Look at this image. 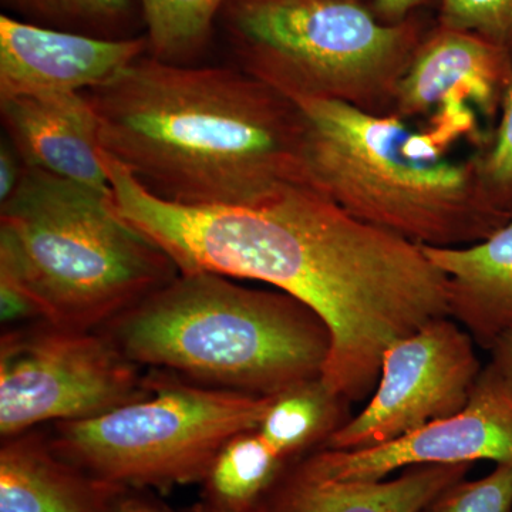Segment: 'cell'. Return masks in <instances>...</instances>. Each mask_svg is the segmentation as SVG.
I'll use <instances>...</instances> for the list:
<instances>
[{
    "label": "cell",
    "instance_id": "2",
    "mask_svg": "<svg viewBox=\"0 0 512 512\" xmlns=\"http://www.w3.org/2000/svg\"><path fill=\"white\" fill-rule=\"evenodd\" d=\"M84 94L101 150L165 201L241 205L311 183L298 104L242 69L143 56Z\"/></svg>",
    "mask_w": 512,
    "mask_h": 512
},
{
    "label": "cell",
    "instance_id": "15",
    "mask_svg": "<svg viewBox=\"0 0 512 512\" xmlns=\"http://www.w3.org/2000/svg\"><path fill=\"white\" fill-rule=\"evenodd\" d=\"M127 491L84 473L29 431L3 440L0 512H116Z\"/></svg>",
    "mask_w": 512,
    "mask_h": 512
},
{
    "label": "cell",
    "instance_id": "18",
    "mask_svg": "<svg viewBox=\"0 0 512 512\" xmlns=\"http://www.w3.org/2000/svg\"><path fill=\"white\" fill-rule=\"evenodd\" d=\"M258 430L229 440L205 477L211 508L220 512H256L288 466Z\"/></svg>",
    "mask_w": 512,
    "mask_h": 512
},
{
    "label": "cell",
    "instance_id": "14",
    "mask_svg": "<svg viewBox=\"0 0 512 512\" xmlns=\"http://www.w3.org/2000/svg\"><path fill=\"white\" fill-rule=\"evenodd\" d=\"M473 464L404 468L394 480L345 481L318 473L305 457L292 460L256 512H421Z\"/></svg>",
    "mask_w": 512,
    "mask_h": 512
},
{
    "label": "cell",
    "instance_id": "3",
    "mask_svg": "<svg viewBox=\"0 0 512 512\" xmlns=\"http://www.w3.org/2000/svg\"><path fill=\"white\" fill-rule=\"evenodd\" d=\"M99 330L138 366L255 396L322 377L332 348L306 303L208 272L178 274Z\"/></svg>",
    "mask_w": 512,
    "mask_h": 512
},
{
    "label": "cell",
    "instance_id": "4",
    "mask_svg": "<svg viewBox=\"0 0 512 512\" xmlns=\"http://www.w3.org/2000/svg\"><path fill=\"white\" fill-rule=\"evenodd\" d=\"M309 181L357 220L423 247L477 244L504 227L476 157L446 156L429 131L342 101L296 100Z\"/></svg>",
    "mask_w": 512,
    "mask_h": 512
},
{
    "label": "cell",
    "instance_id": "16",
    "mask_svg": "<svg viewBox=\"0 0 512 512\" xmlns=\"http://www.w3.org/2000/svg\"><path fill=\"white\" fill-rule=\"evenodd\" d=\"M423 249L447 275L450 318L463 323L481 348H493L512 328V214L504 227L471 247Z\"/></svg>",
    "mask_w": 512,
    "mask_h": 512
},
{
    "label": "cell",
    "instance_id": "8",
    "mask_svg": "<svg viewBox=\"0 0 512 512\" xmlns=\"http://www.w3.org/2000/svg\"><path fill=\"white\" fill-rule=\"evenodd\" d=\"M101 330L40 320L0 340V436L90 419L146 393L147 377Z\"/></svg>",
    "mask_w": 512,
    "mask_h": 512
},
{
    "label": "cell",
    "instance_id": "13",
    "mask_svg": "<svg viewBox=\"0 0 512 512\" xmlns=\"http://www.w3.org/2000/svg\"><path fill=\"white\" fill-rule=\"evenodd\" d=\"M6 138L29 168L110 194L99 120L84 93L0 99Z\"/></svg>",
    "mask_w": 512,
    "mask_h": 512
},
{
    "label": "cell",
    "instance_id": "11",
    "mask_svg": "<svg viewBox=\"0 0 512 512\" xmlns=\"http://www.w3.org/2000/svg\"><path fill=\"white\" fill-rule=\"evenodd\" d=\"M303 457L323 476L345 481L384 480L400 468L426 464L490 460L512 466V390L487 365L460 413L383 446L356 451L318 448Z\"/></svg>",
    "mask_w": 512,
    "mask_h": 512
},
{
    "label": "cell",
    "instance_id": "28",
    "mask_svg": "<svg viewBox=\"0 0 512 512\" xmlns=\"http://www.w3.org/2000/svg\"><path fill=\"white\" fill-rule=\"evenodd\" d=\"M198 512H220V511L214 510V508H210V510H207V511H198Z\"/></svg>",
    "mask_w": 512,
    "mask_h": 512
},
{
    "label": "cell",
    "instance_id": "24",
    "mask_svg": "<svg viewBox=\"0 0 512 512\" xmlns=\"http://www.w3.org/2000/svg\"><path fill=\"white\" fill-rule=\"evenodd\" d=\"M26 168L28 165L19 156L16 148L8 138L3 137L2 146H0V204L8 201L13 192L18 190Z\"/></svg>",
    "mask_w": 512,
    "mask_h": 512
},
{
    "label": "cell",
    "instance_id": "7",
    "mask_svg": "<svg viewBox=\"0 0 512 512\" xmlns=\"http://www.w3.org/2000/svg\"><path fill=\"white\" fill-rule=\"evenodd\" d=\"M272 396L147 377L146 393L90 419L55 423L53 450L117 487L204 481L229 440L256 429Z\"/></svg>",
    "mask_w": 512,
    "mask_h": 512
},
{
    "label": "cell",
    "instance_id": "26",
    "mask_svg": "<svg viewBox=\"0 0 512 512\" xmlns=\"http://www.w3.org/2000/svg\"><path fill=\"white\" fill-rule=\"evenodd\" d=\"M490 352L488 366L512 390V328L497 339Z\"/></svg>",
    "mask_w": 512,
    "mask_h": 512
},
{
    "label": "cell",
    "instance_id": "12",
    "mask_svg": "<svg viewBox=\"0 0 512 512\" xmlns=\"http://www.w3.org/2000/svg\"><path fill=\"white\" fill-rule=\"evenodd\" d=\"M148 47L147 36L107 39L0 16V99L84 93L116 79Z\"/></svg>",
    "mask_w": 512,
    "mask_h": 512
},
{
    "label": "cell",
    "instance_id": "9",
    "mask_svg": "<svg viewBox=\"0 0 512 512\" xmlns=\"http://www.w3.org/2000/svg\"><path fill=\"white\" fill-rule=\"evenodd\" d=\"M481 370L473 336L450 316L431 320L387 348L369 403L322 448L379 447L454 416L470 402Z\"/></svg>",
    "mask_w": 512,
    "mask_h": 512
},
{
    "label": "cell",
    "instance_id": "6",
    "mask_svg": "<svg viewBox=\"0 0 512 512\" xmlns=\"http://www.w3.org/2000/svg\"><path fill=\"white\" fill-rule=\"evenodd\" d=\"M224 22L244 72L292 101H342L372 114H393L430 29L420 13L384 23L360 0H228Z\"/></svg>",
    "mask_w": 512,
    "mask_h": 512
},
{
    "label": "cell",
    "instance_id": "1",
    "mask_svg": "<svg viewBox=\"0 0 512 512\" xmlns=\"http://www.w3.org/2000/svg\"><path fill=\"white\" fill-rule=\"evenodd\" d=\"M101 158L111 210L180 274L265 282L318 313L332 336L322 380L350 403L375 392L390 345L450 316L447 275L421 245L357 220L311 183L249 204L188 207Z\"/></svg>",
    "mask_w": 512,
    "mask_h": 512
},
{
    "label": "cell",
    "instance_id": "22",
    "mask_svg": "<svg viewBox=\"0 0 512 512\" xmlns=\"http://www.w3.org/2000/svg\"><path fill=\"white\" fill-rule=\"evenodd\" d=\"M436 23L476 33L512 57V0H440Z\"/></svg>",
    "mask_w": 512,
    "mask_h": 512
},
{
    "label": "cell",
    "instance_id": "10",
    "mask_svg": "<svg viewBox=\"0 0 512 512\" xmlns=\"http://www.w3.org/2000/svg\"><path fill=\"white\" fill-rule=\"evenodd\" d=\"M512 83V57L467 30L431 26L400 80L394 116H429V131L441 146L458 137L484 143L476 113L487 120L500 114Z\"/></svg>",
    "mask_w": 512,
    "mask_h": 512
},
{
    "label": "cell",
    "instance_id": "17",
    "mask_svg": "<svg viewBox=\"0 0 512 512\" xmlns=\"http://www.w3.org/2000/svg\"><path fill=\"white\" fill-rule=\"evenodd\" d=\"M350 402L332 392L322 377L274 394L256 427L276 453L291 463L328 443L350 416Z\"/></svg>",
    "mask_w": 512,
    "mask_h": 512
},
{
    "label": "cell",
    "instance_id": "5",
    "mask_svg": "<svg viewBox=\"0 0 512 512\" xmlns=\"http://www.w3.org/2000/svg\"><path fill=\"white\" fill-rule=\"evenodd\" d=\"M0 208V282L53 325L99 330L180 274L93 188L28 167Z\"/></svg>",
    "mask_w": 512,
    "mask_h": 512
},
{
    "label": "cell",
    "instance_id": "25",
    "mask_svg": "<svg viewBox=\"0 0 512 512\" xmlns=\"http://www.w3.org/2000/svg\"><path fill=\"white\" fill-rule=\"evenodd\" d=\"M440 0H373V10L384 23H402L427 8H436Z\"/></svg>",
    "mask_w": 512,
    "mask_h": 512
},
{
    "label": "cell",
    "instance_id": "21",
    "mask_svg": "<svg viewBox=\"0 0 512 512\" xmlns=\"http://www.w3.org/2000/svg\"><path fill=\"white\" fill-rule=\"evenodd\" d=\"M478 178L491 204L512 214V83L501 104L500 121L494 136L474 154Z\"/></svg>",
    "mask_w": 512,
    "mask_h": 512
},
{
    "label": "cell",
    "instance_id": "23",
    "mask_svg": "<svg viewBox=\"0 0 512 512\" xmlns=\"http://www.w3.org/2000/svg\"><path fill=\"white\" fill-rule=\"evenodd\" d=\"M421 512H512V466L476 481L448 485Z\"/></svg>",
    "mask_w": 512,
    "mask_h": 512
},
{
    "label": "cell",
    "instance_id": "19",
    "mask_svg": "<svg viewBox=\"0 0 512 512\" xmlns=\"http://www.w3.org/2000/svg\"><path fill=\"white\" fill-rule=\"evenodd\" d=\"M150 56L185 64L207 45L228 0H140Z\"/></svg>",
    "mask_w": 512,
    "mask_h": 512
},
{
    "label": "cell",
    "instance_id": "20",
    "mask_svg": "<svg viewBox=\"0 0 512 512\" xmlns=\"http://www.w3.org/2000/svg\"><path fill=\"white\" fill-rule=\"evenodd\" d=\"M26 22L64 32L120 39L116 30L130 18L131 0H3Z\"/></svg>",
    "mask_w": 512,
    "mask_h": 512
},
{
    "label": "cell",
    "instance_id": "27",
    "mask_svg": "<svg viewBox=\"0 0 512 512\" xmlns=\"http://www.w3.org/2000/svg\"><path fill=\"white\" fill-rule=\"evenodd\" d=\"M116 512H165L157 508L156 505L148 504L146 501L137 500V498L127 497L126 494L121 497L117 504Z\"/></svg>",
    "mask_w": 512,
    "mask_h": 512
}]
</instances>
